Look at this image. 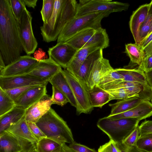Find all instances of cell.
I'll list each match as a JSON object with an SVG mask.
<instances>
[{
  "mask_svg": "<svg viewBox=\"0 0 152 152\" xmlns=\"http://www.w3.org/2000/svg\"><path fill=\"white\" fill-rule=\"evenodd\" d=\"M100 49L101 48L99 46H94L78 50L66 69L75 76L87 57L93 52Z\"/></svg>",
  "mask_w": 152,
  "mask_h": 152,
  "instance_id": "cell-20",
  "label": "cell"
},
{
  "mask_svg": "<svg viewBox=\"0 0 152 152\" xmlns=\"http://www.w3.org/2000/svg\"><path fill=\"white\" fill-rule=\"evenodd\" d=\"M115 69L122 77L123 81L137 83L148 86L145 73L143 71L138 69H132L125 67Z\"/></svg>",
  "mask_w": 152,
  "mask_h": 152,
  "instance_id": "cell-27",
  "label": "cell"
},
{
  "mask_svg": "<svg viewBox=\"0 0 152 152\" xmlns=\"http://www.w3.org/2000/svg\"><path fill=\"white\" fill-rule=\"evenodd\" d=\"M152 40V32L139 45L144 49Z\"/></svg>",
  "mask_w": 152,
  "mask_h": 152,
  "instance_id": "cell-47",
  "label": "cell"
},
{
  "mask_svg": "<svg viewBox=\"0 0 152 152\" xmlns=\"http://www.w3.org/2000/svg\"><path fill=\"white\" fill-rule=\"evenodd\" d=\"M15 137L22 148V152H30L35 147L38 141L31 132L25 115L6 131Z\"/></svg>",
  "mask_w": 152,
  "mask_h": 152,
  "instance_id": "cell-10",
  "label": "cell"
},
{
  "mask_svg": "<svg viewBox=\"0 0 152 152\" xmlns=\"http://www.w3.org/2000/svg\"><path fill=\"white\" fill-rule=\"evenodd\" d=\"M32 19L31 13L26 8L22 14L20 22L17 21L23 50L28 55L34 52L38 45L32 30Z\"/></svg>",
  "mask_w": 152,
  "mask_h": 152,
  "instance_id": "cell-9",
  "label": "cell"
},
{
  "mask_svg": "<svg viewBox=\"0 0 152 152\" xmlns=\"http://www.w3.org/2000/svg\"><path fill=\"white\" fill-rule=\"evenodd\" d=\"M52 104L51 97L46 94L39 101L26 109V120L27 122L36 123L49 110Z\"/></svg>",
  "mask_w": 152,
  "mask_h": 152,
  "instance_id": "cell-18",
  "label": "cell"
},
{
  "mask_svg": "<svg viewBox=\"0 0 152 152\" xmlns=\"http://www.w3.org/2000/svg\"><path fill=\"white\" fill-rule=\"evenodd\" d=\"M77 4L75 0H55L50 18L40 27L44 41L49 42L57 40L65 26L75 17Z\"/></svg>",
  "mask_w": 152,
  "mask_h": 152,
  "instance_id": "cell-2",
  "label": "cell"
},
{
  "mask_svg": "<svg viewBox=\"0 0 152 152\" xmlns=\"http://www.w3.org/2000/svg\"><path fill=\"white\" fill-rule=\"evenodd\" d=\"M143 50L145 53V58L152 55V40Z\"/></svg>",
  "mask_w": 152,
  "mask_h": 152,
  "instance_id": "cell-48",
  "label": "cell"
},
{
  "mask_svg": "<svg viewBox=\"0 0 152 152\" xmlns=\"http://www.w3.org/2000/svg\"><path fill=\"white\" fill-rule=\"evenodd\" d=\"M27 123L32 134L38 141L42 139L47 137L35 123L31 122H27Z\"/></svg>",
  "mask_w": 152,
  "mask_h": 152,
  "instance_id": "cell-41",
  "label": "cell"
},
{
  "mask_svg": "<svg viewBox=\"0 0 152 152\" xmlns=\"http://www.w3.org/2000/svg\"><path fill=\"white\" fill-rule=\"evenodd\" d=\"M15 106V102L0 88V117L10 111Z\"/></svg>",
  "mask_w": 152,
  "mask_h": 152,
  "instance_id": "cell-30",
  "label": "cell"
},
{
  "mask_svg": "<svg viewBox=\"0 0 152 152\" xmlns=\"http://www.w3.org/2000/svg\"><path fill=\"white\" fill-rule=\"evenodd\" d=\"M55 0H43L40 12L43 24L47 23L50 18L53 11Z\"/></svg>",
  "mask_w": 152,
  "mask_h": 152,
  "instance_id": "cell-34",
  "label": "cell"
},
{
  "mask_svg": "<svg viewBox=\"0 0 152 152\" xmlns=\"http://www.w3.org/2000/svg\"><path fill=\"white\" fill-rule=\"evenodd\" d=\"M150 101H151V102L152 103V93L151 94V95L150 98Z\"/></svg>",
  "mask_w": 152,
  "mask_h": 152,
  "instance_id": "cell-52",
  "label": "cell"
},
{
  "mask_svg": "<svg viewBox=\"0 0 152 152\" xmlns=\"http://www.w3.org/2000/svg\"><path fill=\"white\" fill-rule=\"evenodd\" d=\"M88 95L91 106L102 108L111 101L109 92L99 86L96 85L88 90Z\"/></svg>",
  "mask_w": 152,
  "mask_h": 152,
  "instance_id": "cell-25",
  "label": "cell"
},
{
  "mask_svg": "<svg viewBox=\"0 0 152 152\" xmlns=\"http://www.w3.org/2000/svg\"><path fill=\"white\" fill-rule=\"evenodd\" d=\"M36 86H37L19 87L7 90L5 91L10 97L15 102L28 90Z\"/></svg>",
  "mask_w": 152,
  "mask_h": 152,
  "instance_id": "cell-37",
  "label": "cell"
},
{
  "mask_svg": "<svg viewBox=\"0 0 152 152\" xmlns=\"http://www.w3.org/2000/svg\"><path fill=\"white\" fill-rule=\"evenodd\" d=\"M26 5L29 7L34 8L37 0H23Z\"/></svg>",
  "mask_w": 152,
  "mask_h": 152,
  "instance_id": "cell-49",
  "label": "cell"
},
{
  "mask_svg": "<svg viewBox=\"0 0 152 152\" xmlns=\"http://www.w3.org/2000/svg\"><path fill=\"white\" fill-rule=\"evenodd\" d=\"M46 86H37L30 88L15 102V105L28 109L47 94Z\"/></svg>",
  "mask_w": 152,
  "mask_h": 152,
  "instance_id": "cell-19",
  "label": "cell"
},
{
  "mask_svg": "<svg viewBox=\"0 0 152 152\" xmlns=\"http://www.w3.org/2000/svg\"><path fill=\"white\" fill-rule=\"evenodd\" d=\"M60 150L55 151L53 152H60Z\"/></svg>",
  "mask_w": 152,
  "mask_h": 152,
  "instance_id": "cell-54",
  "label": "cell"
},
{
  "mask_svg": "<svg viewBox=\"0 0 152 152\" xmlns=\"http://www.w3.org/2000/svg\"><path fill=\"white\" fill-rule=\"evenodd\" d=\"M60 152H75L70 148L66 143L62 144L61 146Z\"/></svg>",
  "mask_w": 152,
  "mask_h": 152,
  "instance_id": "cell-50",
  "label": "cell"
},
{
  "mask_svg": "<svg viewBox=\"0 0 152 152\" xmlns=\"http://www.w3.org/2000/svg\"><path fill=\"white\" fill-rule=\"evenodd\" d=\"M139 134L138 126L123 141L122 143L128 147L136 146Z\"/></svg>",
  "mask_w": 152,
  "mask_h": 152,
  "instance_id": "cell-39",
  "label": "cell"
},
{
  "mask_svg": "<svg viewBox=\"0 0 152 152\" xmlns=\"http://www.w3.org/2000/svg\"><path fill=\"white\" fill-rule=\"evenodd\" d=\"M23 50L18 22L9 0H0V55L6 66L18 59Z\"/></svg>",
  "mask_w": 152,
  "mask_h": 152,
  "instance_id": "cell-1",
  "label": "cell"
},
{
  "mask_svg": "<svg viewBox=\"0 0 152 152\" xmlns=\"http://www.w3.org/2000/svg\"><path fill=\"white\" fill-rule=\"evenodd\" d=\"M35 123L47 137L61 145L75 142L66 122L51 108Z\"/></svg>",
  "mask_w": 152,
  "mask_h": 152,
  "instance_id": "cell-3",
  "label": "cell"
},
{
  "mask_svg": "<svg viewBox=\"0 0 152 152\" xmlns=\"http://www.w3.org/2000/svg\"><path fill=\"white\" fill-rule=\"evenodd\" d=\"M48 82L37 79L28 74L8 77H0V88L5 91L23 87L47 86Z\"/></svg>",
  "mask_w": 152,
  "mask_h": 152,
  "instance_id": "cell-13",
  "label": "cell"
},
{
  "mask_svg": "<svg viewBox=\"0 0 152 152\" xmlns=\"http://www.w3.org/2000/svg\"><path fill=\"white\" fill-rule=\"evenodd\" d=\"M115 144L119 152H145L138 148L136 146L128 147L122 143H115Z\"/></svg>",
  "mask_w": 152,
  "mask_h": 152,
  "instance_id": "cell-45",
  "label": "cell"
},
{
  "mask_svg": "<svg viewBox=\"0 0 152 152\" xmlns=\"http://www.w3.org/2000/svg\"><path fill=\"white\" fill-rule=\"evenodd\" d=\"M112 12L109 11L93 13L74 17L65 26L59 34L57 43L66 42L80 31L88 28L97 30L102 27V19Z\"/></svg>",
  "mask_w": 152,
  "mask_h": 152,
  "instance_id": "cell-5",
  "label": "cell"
},
{
  "mask_svg": "<svg viewBox=\"0 0 152 152\" xmlns=\"http://www.w3.org/2000/svg\"><path fill=\"white\" fill-rule=\"evenodd\" d=\"M71 88L76 104V112L80 115L88 114L93 109L90 104L88 89L86 84L69 72L66 69L61 70Z\"/></svg>",
  "mask_w": 152,
  "mask_h": 152,
  "instance_id": "cell-8",
  "label": "cell"
},
{
  "mask_svg": "<svg viewBox=\"0 0 152 152\" xmlns=\"http://www.w3.org/2000/svg\"><path fill=\"white\" fill-rule=\"evenodd\" d=\"M26 109L18 106L0 117V134L20 121L25 115Z\"/></svg>",
  "mask_w": 152,
  "mask_h": 152,
  "instance_id": "cell-21",
  "label": "cell"
},
{
  "mask_svg": "<svg viewBox=\"0 0 152 152\" xmlns=\"http://www.w3.org/2000/svg\"><path fill=\"white\" fill-rule=\"evenodd\" d=\"M66 42L77 50L94 46H98L103 50L109 45V39L106 30L102 27L97 30L92 28L84 29Z\"/></svg>",
  "mask_w": 152,
  "mask_h": 152,
  "instance_id": "cell-6",
  "label": "cell"
},
{
  "mask_svg": "<svg viewBox=\"0 0 152 152\" xmlns=\"http://www.w3.org/2000/svg\"><path fill=\"white\" fill-rule=\"evenodd\" d=\"M139 137L152 134V120H146L139 126Z\"/></svg>",
  "mask_w": 152,
  "mask_h": 152,
  "instance_id": "cell-40",
  "label": "cell"
},
{
  "mask_svg": "<svg viewBox=\"0 0 152 152\" xmlns=\"http://www.w3.org/2000/svg\"><path fill=\"white\" fill-rule=\"evenodd\" d=\"M97 152H119L115 142L110 140L107 142L100 146Z\"/></svg>",
  "mask_w": 152,
  "mask_h": 152,
  "instance_id": "cell-42",
  "label": "cell"
},
{
  "mask_svg": "<svg viewBox=\"0 0 152 152\" xmlns=\"http://www.w3.org/2000/svg\"><path fill=\"white\" fill-rule=\"evenodd\" d=\"M6 66L4 61L0 55V71L4 69Z\"/></svg>",
  "mask_w": 152,
  "mask_h": 152,
  "instance_id": "cell-51",
  "label": "cell"
},
{
  "mask_svg": "<svg viewBox=\"0 0 152 152\" xmlns=\"http://www.w3.org/2000/svg\"><path fill=\"white\" fill-rule=\"evenodd\" d=\"M140 121L132 118L113 119L107 116L99 119L98 128L115 143L123 141L139 125Z\"/></svg>",
  "mask_w": 152,
  "mask_h": 152,
  "instance_id": "cell-4",
  "label": "cell"
},
{
  "mask_svg": "<svg viewBox=\"0 0 152 152\" xmlns=\"http://www.w3.org/2000/svg\"><path fill=\"white\" fill-rule=\"evenodd\" d=\"M107 91L109 93L111 100L114 99L122 100L131 97L128 91L124 88Z\"/></svg>",
  "mask_w": 152,
  "mask_h": 152,
  "instance_id": "cell-38",
  "label": "cell"
},
{
  "mask_svg": "<svg viewBox=\"0 0 152 152\" xmlns=\"http://www.w3.org/2000/svg\"><path fill=\"white\" fill-rule=\"evenodd\" d=\"M129 57L132 63L140 65L145 58L143 49L136 43H129L125 45V52Z\"/></svg>",
  "mask_w": 152,
  "mask_h": 152,
  "instance_id": "cell-28",
  "label": "cell"
},
{
  "mask_svg": "<svg viewBox=\"0 0 152 152\" xmlns=\"http://www.w3.org/2000/svg\"><path fill=\"white\" fill-rule=\"evenodd\" d=\"M152 32V6L147 18L141 26L139 32L140 44Z\"/></svg>",
  "mask_w": 152,
  "mask_h": 152,
  "instance_id": "cell-31",
  "label": "cell"
},
{
  "mask_svg": "<svg viewBox=\"0 0 152 152\" xmlns=\"http://www.w3.org/2000/svg\"><path fill=\"white\" fill-rule=\"evenodd\" d=\"M103 57V49H102L91 54L84 61L75 76L86 84L88 76L95 62Z\"/></svg>",
  "mask_w": 152,
  "mask_h": 152,
  "instance_id": "cell-23",
  "label": "cell"
},
{
  "mask_svg": "<svg viewBox=\"0 0 152 152\" xmlns=\"http://www.w3.org/2000/svg\"><path fill=\"white\" fill-rule=\"evenodd\" d=\"M152 116V103L148 100L141 102L132 108L124 112L107 117L113 119L132 118L140 121Z\"/></svg>",
  "mask_w": 152,
  "mask_h": 152,
  "instance_id": "cell-17",
  "label": "cell"
},
{
  "mask_svg": "<svg viewBox=\"0 0 152 152\" xmlns=\"http://www.w3.org/2000/svg\"><path fill=\"white\" fill-rule=\"evenodd\" d=\"M52 94L51 97L53 104L63 106L69 102L66 96L58 88L52 86Z\"/></svg>",
  "mask_w": 152,
  "mask_h": 152,
  "instance_id": "cell-36",
  "label": "cell"
},
{
  "mask_svg": "<svg viewBox=\"0 0 152 152\" xmlns=\"http://www.w3.org/2000/svg\"><path fill=\"white\" fill-rule=\"evenodd\" d=\"M39 60L30 55L21 56L18 59L0 71V77H8L27 74Z\"/></svg>",
  "mask_w": 152,
  "mask_h": 152,
  "instance_id": "cell-11",
  "label": "cell"
},
{
  "mask_svg": "<svg viewBox=\"0 0 152 152\" xmlns=\"http://www.w3.org/2000/svg\"><path fill=\"white\" fill-rule=\"evenodd\" d=\"M129 6L128 3L112 0H80L77 4L75 17L106 11L112 13L126 11Z\"/></svg>",
  "mask_w": 152,
  "mask_h": 152,
  "instance_id": "cell-7",
  "label": "cell"
},
{
  "mask_svg": "<svg viewBox=\"0 0 152 152\" xmlns=\"http://www.w3.org/2000/svg\"><path fill=\"white\" fill-rule=\"evenodd\" d=\"M77 50L66 42H61L49 48L48 53L50 59L66 69Z\"/></svg>",
  "mask_w": 152,
  "mask_h": 152,
  "instance_id": "cell-12",
  "label": "cell"
},
{
  "mask_svg": "<svg viewBox=\"0 0 152 152\" xmlns=\"http://www.w3.org/2000/svg\"><path fill=\"white\" fill-rule=\"evenodd\" d=\"M61 69L59 65L49 58L39 60L32 70L27 74L49 82Z\"/></svg>",
  "mask_w": 152,
  "mask_h": 152,
  "instance_id": "cell-14",
  "label": "cell"
},
{
  "mask_svg": "<svg viewBox=\"0 0 152 152\" xmlns=\"http://www.w3.org/2000/svg\"><path fill=\"white\" fill-rule=\"evenodd\" d=\"M113 69L109 60L103 57L96 61L87 77L86 85L88 89L98 85L101 79Z\"/></svg>",
  "mask_w": 152,
  "mask_h": 152,
  "instance_id": "cell-15",
  "label": "cell"
},
{
  "mask_svg": "<svg viewBox=\"0 0 152 152\" xmlns=\"http://www.w3.org/2000/svg\"><path fill=\"white\" fill-rule=\"evenodd\" d=\"M31 152H37V151L36 149H34V150L33 151H32Z\"/></svg>",
  "mask_w": 152,
  "mask_h": 152,
  "instance_id": "cell-53",
  "label": "cell"
},
{
  "mask_svg": "<svg viewBox=\"0 0 152 152\" xmlns=\"http://www.w3.org/2000/svg\"><path fill=\"white\" fill-rule=\"evenodd\" d=\"M69 147L75 152H96L95 149L90 148L88 147L75 142L70 144Z\"/></svg>",
  "mask_w": 152,
  "mask_h": 152,
  "instance_id": "cell-43",
  "label": "cell"
},
{
  "mask_svg": "<svg viewBox=\"0 0 152 152\" xmlns=\"http://www.w3.org/2000/svg\"><path fill=\"white\" fill-rule=\"evenodd\" d=\"M22 148L18 139L4 131L0 134V152H22Z\"/></svg>",
  "mask_w": 152,
  "mask_h": 152,
  "instance_id": "cell-26",
  "label": "cell"
},
{
  "mask_svg": "<svg viewBox=\"0 0 152 152\" xmlns=\"http://www.w3.org/2000/svg\"><path fill=\"white\" fill-rule=\"evenodd\" d=\"M62 69L49 82L52 86L57 87L67 97L71 105L76 108L75 98L69 84L62 72Z\"/></svg>",
  "mask_w": 152,
  "mask_h": 152,
  "instance_id": "cell-22",
  "label": "cell"
},
{
  "mask_svg": "<svg viewBox=\"0 0 152 152\" xmlns=\"http://www.w3.org/2000/svg\"><path fill=\"white\" fill-rule=\"evenodd\" d=\"M62 145L47 137L42 139L37 143V152H53L60 150Z\"/></svg>",
  "mask_w": 152,
  "mask_h": 152,
  "instance_id": "cell-29",
  "label": "cell"
},
{
  "mask_svg": "<svg viewBox=\"0 0 152 152\" xmlns=\"http://www.w3.org/2000/svg\"><path fill=\"white\" fill-rule=\"evenodd\" d=\"M144 100H148L142 96L131 97L118 100L116 103L109 104L112 108L110 113L109 115H112L126 111L134 107Z\"/></svg>",
  "mask_w": 152,
  "mask_h": 152,
  "instance_id": "cell-24",
  "label": "cell"
},
{
  "mask_svg": "<svg viewBox=\"0 0 152 152\" xmlns=\"http://www.w3.org/2000/svg\"><path fill=\"white\" fill-rule=\"evenodd\" d=\"M12 14L16 20L19 22L22 14L26 9L23 0H9Z\"/></svg>",
  "mask_w": 152,
  "mask_h": 152,
  "instance_id": "cell-33",
  "label": "cell"
},
{
  "mask_svg": "<svg viewBox=\"0 0 152 152\" xmlns=\"http://www.w3.org/2000/svg\"><path fill=\"white\" fill-rule=\"evenodd\" d=\"M145 73L147 84L152 91V69Z\"/></svg>",
  "mask_w": 152,
  "mask_h": 152,
  "instance_id": "cell-46",
  "label": "cell"
},
{
  "mask_svg": "<svg viewBox=\"0 0 152 152\" xmlns=\"http://www.w3.org/2000/svg\"><path fill=\"white\" fill-rule=\"evenodd\" d=\"M120 80H123L122 77L116 69H113L101 79L97 86L103 88Z\"/></svg>",
  "mask_w": 152,
  "mask_h": 152,
  "instance_id": "cell-32",
  "label": "cell"
},
{
  "mask_svg": "<svg viewBox=\"0 0 152 152\" xmlns=\"http://www.w3.org/2000/svg\"><path fill=\"white\" fill-rule=\"evenodd\" d=\"M137 69L143 71L145 73L152 69V55L145 58Z\"/></svg>",
  "mask_w": 152,
  "mask_h": 152,
  "instance_id": "cell-44",
  "label": "cell"
},
{
  "mask_svg": "<svg viewBox=\"0 0 152 152\" xmlns=\"http://www.w3.org/2000/svg\"><path fill=\"white\" fill-rule=\"evenodd\" d=\"M136 146L144 152H152V134L139 137Z\"/></svg>",
  "mask_w": 152,
  "mask_h": 152,
  "instance_id": "cell-35",
  "label": "cell"
},
{
  "mask_svg": "<svg viewBox=\"0 0 152 152\" xmlns=\"http://www.w3.org/2000/svg\"><path fill=\"white\" fill-rule=\"evenodd\" d=\"M152 6V0L149 4L140 6L131 16L129 26L135 43L139 45V32L140 27L147 18Z\"/></svg>",
  "mask_w": 152,
  "mask_h": 152,
  "instance_id": "cell-16",
  "label": "cell"
}]
</instances>
